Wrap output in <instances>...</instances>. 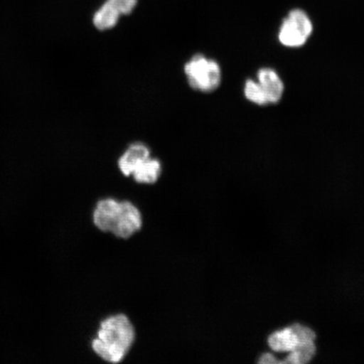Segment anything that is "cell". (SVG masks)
I'll return each mask as SVG.
<instances>
[{
	"label": "cell",
	"mask_w": 364,
	"mask_h": 364,
	"mask_svg": "<svg viewBox=\"0 0 364 364\" xmlns=\"http://www.w3.org/2000/svg\"><path fill=\"white\" fill-rule=\"evenodd\" d=\"M121 14V16H129L133 13L139 0H107Z\"/></svg>",
	"instance_id": "obj_13"
},
{
	"label": "cell",
	"mask_w": 364,
	"mask_h": 364,
	"mask_svg": "<svg viewBox=\"0 0 364 364\" xmlns=\"http://www.w3.org/2000/svg\"><path fill=\"white\" fill-rule=\"evenodd\" d=\"M143 220L139 208L129 201H122L113 217L110 233L120 239H129L142 228Z\"/></svg>",
	"instance_id": "obj_4"
},
{
	"label": "cell",
	"mask_w": 364,
	"mask_h": 364,
	"mask_svg": "<svg viewBox=\"0 0 364 364\" xmlns=\"http://www.w3.org/2000/svg\"><path fill=\"white\" fill-rule=\"evenodd\" d=\"M184 71L191 87L201 92H212L221 83L220 66L203 54H197L191 58L186 63Z\"/></svg>",
	"instance_id": "obj_2"
},
{
	"label": "cell",
	"mask_w": 364,
	"mask_h": 364,
	"mask_svg": "<svg viewBox=\"0 0 364 364\" xmlns=\"http://www.w3.org/2000/svg\"><path fill=\"white\" fill-rule=\"evenodd\" d=\"M279 363L280 362L271 353L263 354L260 359H259V363L269 364Z\"/></svg>",
	"instance_id": "obj_14"
},
{
	"label": "cell",
	"mask_w": 364,
	"mask_h": 364,
	"mask_svg": "<svg viewBox=\"0 0 364 364\" xmlns=\"http://www.w3.org/2000/svg\"><path fill=\"white\" fill-rule=\"evenodd\" d=\"M294 332L299 343H306V341H315L316 333L311 328L300 324H294L290 326Z\"/></svg>",
	"instance_id": "obj_12"
},
{
	"label": "cell",
	"mask_w": 364,
	"mask_h": 364,
	"mask_svg": "<svg viewBox=\"0 0 364 364\" xmlns=\"http://www.w3.org/2000/svg\"><path fill=\"white\" fill-rule=\"evenodd\" d=\"M150 157L149 149L142 143L130 145L118 161V167L126 176L133 175L136 168Z\"/></svg>",
	"instance_id": "obj_6"
},
{
	"label": "cell",
	"mask_w": 364,
	"mask_h": 364,
	"mask_svg": "<svg viewBox=\"0 0 364 364\" xmlns=\"http://www.w3.org/2000/svg\"><path fill=\"white\" fill-rule=\"evenodd\" d=\"M161 163L157 159L149 157L136 168L132 176L138 183L154 184L161 176Z\"/></svg>",
	"instance_id": "obj_7"
},
{
	"label": "cell",
	"mask_w": 364,
	"mask_h": 364,
	"mask_svg": "<svg viewBox=\"0 0 364 364\" xmlns=\"http://www.w3.org/2000/svg\"><path fill=\"white\" fill-rule=\"evenodd\" d=\"M245 95L250 102L260 105V106L268 104L266 95L264 93L261 85L252 80H248L245 82Z\"/></svg>",
	"instance_id": "obj_11"
},
{
	"label": "cell",
	"mask_w": 364,
	"mask_h": 364,
	"mask_svg": "<svg viewBox=\"0 0 364 364\" xmlns=\"http://www.w3.org/2000/svg\"><path fill=\"white\" fill-rule=\"evenodd\" d=\"M121 14L107 0L95 13L93 24L99 31H107L115 27L119 21Z\"/></svg>",
	"instance_id": "obj_9"
},
{
	"label": "cell",
	"mask_w": 364,
	"mask_h": 364,
	"mask_svg": "<svg viewBox=\"0 0 364 364\" xmlns=\"http://www.w3.org/2000/svg\"><path fill=\"white\" fill-rule=\"evenodd\" d=\"M316 353L315 341L299 343L290 355L281 363L303 364L311 360Z\"/></svg>",
	"instance_id": "obj_10"
},
{
	"label": "cell",
	"mask_w": 364,
	"mask_h": 364,
	"mask_svg": "<svg viewBox=\"0 0 364 364\" xmlns=\"http://www.w3.org/2000/svg\"><path fill=\"white\" fill-rule=\"evenodd\" d=\"M135 340L133 324L126 316H113L102 322L97 338L92 341L95 354L104 361L118 363L124 360Z\"/></svg>",
	"instance_id": "obj_1"
},
{
	"label": "cell",
	"mask_w": 364,
	"mask_h": 364,
	"mask_svg": "<svg viewBox=\"0 0 364 364\" xmlns=\"http://www.w3.org/2000/svg\"><path fill=\"white\" fill-rule=\"evenodd\" d=\"M298 344L297 336L290 326L273 332L268 338V345L275 352H292Z\"/></svg>",
	"instance_id": "obj_8"
},
{
	"label": "cell",
	"mask_w": 364,
	"mask_h": 364,
	"mask_svg": "<svg viewBox=\"0 0 364 364\" xmlns=\"http://www.w3.org/2000/svg\"><path fill=\"white\" fill-rule=\"evenodd\" d=\"M258 83L266 95L268 104H275L283 97L284 85L275 70L264 68L258 71Z\"/></svg>",
	"instance_id": "obj_5"
},
{
	"label": "cell",
	"mask_w": 364,
	"mask_h": 364,
	"mask_svg": "<svg viewBox=\"0 0 364 364\" xmlns=\"http://www.w3.org/2000/svg\"><path fill=\"white\" fill-rule=\"evenodd\" d=\"M312 31V22L306 13L301 10H294L283 21L279 38L286 47L299 48L306 44Z\"/></svg>",
	"instance_id": "obj_3"
}]
</instances>
